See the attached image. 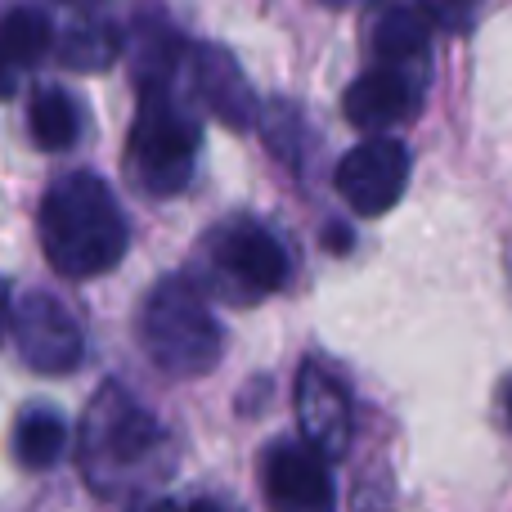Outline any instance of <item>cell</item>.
Listing matches in <instances>:
<instances>
[{"label": "cell", "instance_id": "obj_14", "mask_svg": "<svg viewBox=\"0 0 512 512\" xmlns=\"http://www.w3.org/2000/svg\"><path fill=\"white\" fill-rule=\"evenodd\" d=\"M27 131L45 153H63L81 140V104L59 86H45L32 95V113H27Z\"/></svg>", "mask_w": 512, "mask_h": 512}, {"label": "cell", "instance_id": "obj_18", "mask_svg": "<svg viewBox=\"0 0 512 512\" xmlns=\"http://www.w3.org/2000/svg\"><path fill=\"white\" fill-rule=\"evenodd\" d=\"M131 512H176L171 499H149V504H131Z\"/></svg>", "mask_w": 512, "mask_h": 512}, {"label": "cell", "instance_id": "obj_1", "mask_svg": "<svg viewBox=\"0 0 512 512\" xmlns=\"http://www.w3.org/2000/svg\"><path fill=\"white\" fill-rule=\"evenodd\" d=\"M77 463L95 495L131 499L158 486L171 468V445L158 418L126 396V387L108 382L95 391L77 427Z\"/></svg>", "mask_w": 512, "mask_h": 512}, {"label": "cell", "instance_id": "obj_17", "mask_svg": "<svg viewBox=\"0 0 512 512\" xmlns=\"http://www.w3.org/2000/svg\"><path fill=\"white\" fill-rule=\"evenodd\" d=\"M14 95V68L5 63V54H0V99Z\"/></svg>", "mask_w": 512, "mask_h": 512}, {"label": "cell", "instance_id": "obj_11", "mask_svg": "<svg viewBox=\"0 0 512 512\" xmlns=\"http://www.w3.org/2000/svg\"><path fill=\"white\" fill-rule=\"evenodd\" d=\"M189 72H194V90L203 95V104L230 131H248L256 122V95L230 50H221V45H194L189 50Z\"/></svg>", "mask_w": 512, "mask_h": 512}, {"label": "cell", "instance_id": "obj_3", "mask_svg": "<svg viewBox=\"0 0 512 512\" xmlns=\"http://www.w3.org/2000/svg\"><path fill=\"white\" fill-rule=\"evenodd\" d=\"M140 342L167 378H203L221 360V324L189 279H162L140 306Z\"/></svg>", "mask_w": 512, "mask_h": 512}, {"label": "cell", "instance_id": "obj_19", "mask_svg": "<svg viewBox=\"0 0 512 512\" xmlns=\"http://www.w3.org/2000/svg\"><path fill=\"white\" fill-rule=\"evenodd\" d=\"M185 512H225V508L216 504V499H194V504H189Z\"/></svg>", "mask_w": 512, "mask_h": 512}, {"label": "cell", "instance_id": "obj_8", "mask_svg": "<svg viewBox=\"0 0 512 512\" xmlns=\"http://www.w3.org/2000/svg\"><path fill=\"white\" fill-rule=\"evenodd\" d=\"M261 490L274 512H333V477L306 441H274L261 454Z\"/></svg>", "mask_w": 512, "mask_h": 512}, {"label": "cell", "instance_id": "obj_13", "mask_svg": "<svg viewBox=\"0 0 512 512\" xmlns=\"http://www.w3.org/2000/svg\"><path fill=\"white\" fill-rule=\"evenodd\" d=\"M63 450H68V423H63L54 409H23L14 423V459L23 463V468L32 472H45L54 468V463L63 459Z\"/></svg>", "mask_w": 512, "mask_h": 512}, {"label": "cell", "instance_id": "obj_5", "mask_svg": "<svg viewBox=\"0 0 512 512\" xmlns=\"http://www.w3.org/2000/svg\"><path fill=\"white\" fill-rule=\"evenodd\" d=\"M198 265L207 279H216V292L230 301H261L288 283V252L283 243L252 216H230L203 239Z\"/></svg>", "mask_w": 512, "mask_h": 512}, {"label": "cell", "instance_id": "obj_7", "mask_svg": "<svg viewBox=\"0 0 512 512\" xmlns=\"http://www.w3.org/2000/svg\"><path fill=\"white\" fill-rule=\"evenodd\" d=\"M333 185L355 216L391 212L405 198L409 185V149L400 140H391V135H369L337 162Z\"/></svg>", "mask_w": 512, "mask_h": 512}, {"label": "cell", "instance_id": "obj_6", "mask_svg": "<svg viewBox=\"0 0 512 512\" xmlns=\"http://www.w3.org/2000/svg\"><path fill=\"white\" fill-rule=\"evenodd\" d=\"M5 324H9V342H14L18 360L32 373H45V378L72 373L81 364V355H86V337H81L77 315L68 310V301H59L45 288L23 292L9 306Z\"/></svg>", "mask_w": 512, "mask_h": 512}, {"label": "cell", "instance_id": "obj_10", "mask_svg": "<svg viewBox=\"0 0 512 512\" xmlns=\"http://www.w3.org/2000/svg\"><path fill=\"white\" fill-rule=\"evenodd\" d=\"M423 86H427V68H391L378 63L364 77H355L346 86V122L360 126V131H387V126L414 117V108L423 104Z\"/></svg>", "mask_w": 512, "mask_h": 512}, {"label": "cell", "instance_id": "obj_4", "mask_svg": "<svg viewBox=\"0 0 512 512\" xmlns=\"http://www.w3.org/2000/svg\"><path fill=\"white\" fill-rule=\"evenodd\" d=\"M198 144H203V126L189 108H180L171 86L140 90V113L131 126V167L144 189L180 194L189 185Z\"/></svg>", "mask_w": 512, "mask_h": 512}, {"label": "cell", "instance_id": "obj_9", "mask_svg": "<svg viewBox=\"0 0 512 512\" xmlns=\"http://www.w3.org/2000/svg\"><path fill=\"white\" fill-rule=\"evenodd\" d=\"M297 423H301V441L319 459H337L351 445L355 418H351L346 382L319 360H306L297 373Z\"/></svg>", "mask_w": 512, "mask_h": 512}, {"label": "cell", "instance_id": "obj_21", "mask_svg": "<svg viewBox=\"0 0 512 512\" xmlns=\"http://www.w3.org/2000/svg\"><path fill=\"white\" fill-rule=\"evenodd\" d=\"M0 306H5V283H0Z\"/></svg>", "mask_w": 512, "mask_h": 512}, {"label": "cell", "instance_id": "obj_16", "mask_svg": "<svg viewBox=\"0 0 512 512\" xmlns=\"http://www.w3.org/2000/svg\"><path fill=\"white\" fill-rule=\"evenodd\" d=\"M50 41H54V27L41 9H9L0 18V54H5L9 68L14 63H36L50 50Z\"/></svg>", "mask_w": 512, "mask_h": 512}, {"label": "cell", "instance_id": "obj_2", "mask_svg": "<svg viewBox=\"0 0 512 512\" xmlns=\"http://www.w3.org/2000/svg\"><path fill=\"white\" fill-rule=\"evenodd\" d=\"M41 252L63 279H95L126 256V216L113 189L90 171L54 180L41 198Z\"/></svg>", "mask_w": 512, "mask_h": 512}, {"label": "cell", "instance_id": "obj_15", "mask_svg": "<svg viewBox=\"0 0 512 512\" xmlns=\"http://www.w3.org/2000/svg\"><path fill=\"white\" fill-rule=\"evenodd\" d=\"M63 63L77 72H104L122 54V32L104 14H77L63 36Z\"/></svg>", "mask_w": 512, "mask_h": 512}, {"label": "cell", "instance_id": "obj_12", "mask_svg": "<svg viewBox=\"0 0 512 512\" xmlns=\"http://www.w3.org/2000/svg\"><path fill=\"white\" fill-rule=\"evenodd\" d=\"M427 41H432V18L427 9H382L373 23V54L391 68H427Z\"/></svg>", "mask_w": 512, "mask_h": 512}, {"label": "cell", "instance_id": "obj_20", "mask_svg": "<svg viewBox=\"0 0 512 512\" xmlns=\"http://www.w3.org/2000/svg\"><path fill=\"white\" fill-rule=\"evenodd\" d=\"M504 409H508V427H512V387H508V400H504Z\"/></svg>", "mask_w": 512, "mask_h": 512}]
</instances>
